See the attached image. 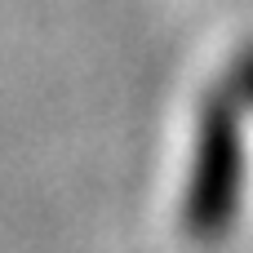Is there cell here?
I'll return each instance as SVG.
<instances>
[{
	"mask_svg": "<svg viewBox=\"0 0 253 253\" xmlns=\"http://www.w3.org/2000/svg\"><path fill=\"white\" fill-rule=\"evenodd\" d=\"M240 191H245L240 102L236 93H213L205 98L196 120V147L182 191V231L200 245H218L240 213Z\"/></svg>",
	"mask_w": 253,
	"mask_h": 253,
	"instance_id": "obj_1",
	"label": "cell"
},
{
	"mask_svg": "<svg viewBox=\"0 0 253 253\" xmlns=\"http://www.w3.org/2000/svg\"><path fill=\"white\" fill-rule=\"evenodd\" d=\"M245 93H249V98H253V53H249V58H245Z\"/></svg>",
	"mask_w": 253,
	"mask_h": 253,
	"instance_id": "obj_2",
	"label": "cell"
}]
</instances>
